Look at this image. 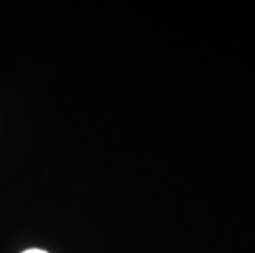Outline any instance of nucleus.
I'll list each match as a JSON object with an SVG mask.
<instances>
[{"mask_svg": "<svg viewBox=\"0 0 255 253\" xmlns=\"http://www.w3.org/2000/svg\"><path fill=\"white\" fill-rule=\"evenodd\" d=\"M23 253H48V252L40 250V249H30V250H25Z\"/></svg>", "mask_w": 255, "mask_h": 253, "instance_id": "1", "label": "nucleus"}]
</instances>
